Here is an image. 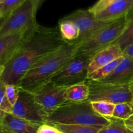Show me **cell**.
<instances>
[{"label": "cell", "instance_id": "cell-3", "mask_svg": "<svg viewBox=\"0 0 133 133\" xmlns=\"http://www.w3.org/2000/svg\"><path fill=\"white\" fill-rule=\"evenodd\" d=\"M110 123L97 114L88 100L79 102L67 101L48 115L47 123L51 125H83L105 127Z\"/></svg>", "mask_w": 133, "mask_h": 133}, {"label": "cell", "instance_id": "cell-26", "mask_svg": "<svg viewBox=\"0 0 133 133\" xmlns=\"http://www.w3.org/2000/svg\"><path fill=\"white\" fill-rule=\"evenodd\" d=\"M19 92V87L14 84H6L5 94L9 103L14 106L18 98Z\"/></svg>", "mask_w": 133, "mask_h": 133}, {"label": "cell", "instance_id": "cell-30", "mask_svg": "<svg viewBox=\"0 0 133 133\" xmlns=\"http://www.w3.org/2000/svg\"><path fill=\"white\" fill-rule=\"evenodd\" d=\"M123 121H124V123L126 125V127L129 129L130 130L133 131V115L131 116V117H129L128 119Z\"/></svg>", "mask_w": 133, "mask_h": 133}, {"label": "cell", "instance_id": "cell-20", "mask_svg": "<svg viewBox=\"0 0 133 133\" xmlns=\"http://www.w3.org/2000/svg\"><path fill=\"white\" fill-rule=\"evenodd\" d=\"M123 57V55L122 57H119V58H117L115 61H112L110 63L100 68H99L96 71H94L93 73H92V74L88 75V80L99 81L103 79L104 78H105L108 75H110L114 71V70L118 66V64L121 62Z\"/></svg>", "mask_w": 133, "mask_h": 133}, {"label": "cell", "instance_id": "cell-38", "mask_svg": "<svg viewBox=\"0 0 133 133\" xmlns=\"http://www.w3.org/2000/svg\"><path fill=\"white\" fill-rule=\"evenodd\" d=\"M2 17H3V16H1V14H0V18H2Z\"/></svg>", "mask_w": 133, "mask_h": 133}, {"label": "cell", "instance_id": "cell-1", "mask_svg": "<svg viewBox=\"0 0 133 133\" xmlns=\"http://www.w3.org/2000/svg\"><path fill=\"white\" fill-rule=\"evenodd\" d=\"M64 40L58 27H45L38 23L24 34L23 41L5 65L1 81L18 86L29 70L41 58L59 48Z\"/></svg>", "mask_w": 133, "mask_h": 133}, {"label": "cell", "instance_id": "cell-12", "mask_svg": "<svg viewBox=\"0 0 133 133\" xmlns=\"http://www.w3.org/2000/svg\"><path fill=\"white\" fill-rule=\"evenodd\" d=\"M0 124L13 133H37L42 125L27 121L11 113L1 111Z\"/></svg>", "mask_w": 133, "mask_h": 133}, {"label": "cell", "instance_id": "cell-36", "mask_svg": "<svg viewBox=\"0 0 133 133\" xmlns=\"http://www.w3.org/2000/svg\"><path fill=\"white\" fill-rule=\"evenodd\" d=\"M130 103L131 104V105H132V108H133V99H132V101H131V103Z\"/></svg>", "mask_w": 133, "mask_h": 133}, {"label": "cell", "instance_id": "cell-15", "mask_svg": "<svg viewBox=\"0 0 133 133\" xmlns=\"http://www.w3.org/2000/svg\"><path fill=\"white\" fill-rule=\"evenodd\" d=\"M25 33L13 34L0 38V64L5 66L15 54L23 41Z\"/></svg>", "mask_w": 133, "mask_h": 133}, {"label": "cell", "instance_id": "cell-27", "mask_svg": "<svg viewBox=\"0 0 133 133\" xmlns=\"http://www.w3.org/2000/svg\"><path fill=\"white\" fill-rule=\"evenodd\" d=\"M118 1L119 0H98L94 5L88 9V10L93 14L96 15L112 4Z\"/></svg>", "mask_w": 133, "mask_h": 133}, {"label": "cell", "instance_id": "cell-35", "mask_svg": "<svg viewBox=\"0 0 133 133\" xmlns=\"http://www.w3.org/2000/svg\"><path fill=\"white\" fill-rule=\"evenodd\" d=\"M130 88H131V90H132V93H133V81H132V83H131V84H130Z\"/></svg>", "mask_w": 133, "mask_h": 133}, {"label": "cell", "instance_id": "cell-29", "mask_svg": "<svg viewBox=\"0 0 133 133\" xmlns=\"http://www.w3.org/2000/svg\"><path fill=\"white\" fill-rule=\"evenodd\" d=\"M123 54L130 58H133V44L127 47L124 51H123Z\"/></svg>", "mask_w": 133, "mask_h": 133}, {"label": "cell", "instance_id": "cell-5", "mask_svg": "<svg viewBox=\"0 0 133 133\" xmlns=\"http://www.w3.org/2000/svg\"><path fill=\"white\" fill-rule=\"evenodd\" d=\"M91 59L92 57L87 55H75L49 81L65 88L85 83L88 81Z\"/></svg>", "mask_w": 133, "mask_h": 133}, {"label": "cell", "instance_id": "cell-22", "mask_svg": "<svg viewBox=\"0 0 133 133\" xmlns=\"http://www.w3.org/2000/svg\"><path fill=\"white\" fill-rule=\"evenodd\" d=\"M90 103L95 112L100 116L107 119L112 118L115 104L107 101H95Z\"/></svg>", "mask_w": 133, "mask_h": 133}, {"label": "cell", "instance_id": "cell-17", "mask_svg": "<svg viewBox=\"0 0 133 133\" xmlns=\"http://www.w3.org/2000/svg\"><path fill=\"white\" fill-rule=\"evenodd\" d=\"M58 28L61 36L65 42H74L79 38V29L71 21L62 18L58 22Z\"/></svg>", "mask_w": 133, "mask_h": 133}, {"label": "cell", "instance_id": "cell-14", "mask_svg": "<svg viewBox=\"0 0 133 133\" xmlns=\"http://www.w3.org/2000/svg\"><path fill=\"white\" fill-rule=\"evenodd\" d=\"M133 8V0H119L95 15L96 18L105 22H114L126 16Z\"/></svg>", "mask_w": 133, "mask_h": 133}, {"label": "cell", "instance_id": "cell-8", "mask_svg": "<svg viewBox=\"0 0 133 133\" xmlns=\"http://www.w3.org/2000/svg\"><path fill=\"white\" fill-rule=\"evenodd\" d=\"M15 116L29 122L40 124L47 123L48 114L36 101L34 94L19 88L18 98L13 106Z\"/></svg>", "mask_w": 133, "mask_h": 133}, {"label": "cell", "instance_id": "cell-16", "mask_svg": "<svg viewBox=\"0 0 133 133\" xmlns=\"http://www.w3.org/2000/svg\"><path fill=\"white\" fill-rule=\"evenodd\" d=\"M89 87L87 82L74 84L66 88V99L68 101L79 102L88 100Z\"/></svg>", "mask_w": 133, "mask_h": 133}, {"label": "cell", "instance_id": "cell-34", "mask_svg": "<svg viewBox=\"0 0 133 133\" xmlns=\"http://www.w3.org/2000/svg\"><path fill=\"white\" fill-rule=\"evenodd\" d=\"M4 71H5V66L2 64H0V80H1V77H2Z\"/></svg>", "mask_w": 133, "mask_h": 133}, {"label": "cell", "instance_id": "cell-13", "mask_svg": "<svg viewBox=\"0 0 133 133\" xmlns=\"http://www.w3.org/2000/svg\"><path fill=\"white\" fill-rule=\"evenodd\" d=\"M123 55V51L119 45L115 44H112L110 46L100 51L92 56L88 67V75Z\"/></svg>", "mask_w": 133, "mask_h": 133}, {"label": "cell", "instance_id": "cell-24", "mask_svg": "<svg viewBox=\"0 0 133 133\" xmlns=\"http://www.w3.org/2000/svg\"><path fill=\"white\" fill-rule=\"evenodd\" d=\"M26 1L27 0H5L0 3V14L2 16L9 15Z\"/></svg>", "mask_w": 133, "mask_h": 133}, {"label": "cell", "instance_id": "cell-4", "mask_svg": "<svg viewBox=\"0 0 133 133\" xmlns=\"http://www.w3.org/2000/svg\"><path fill=\"white\" fill-rule=\"evenodd\" d=\"M128 25L126 16L114 21L103 28L88 40L77 45L75 55H87L92 57L100 51L115 42Z\"/></svg>", "mask_w": 133, "mask_h": 133}, {"label": "cell", "instance_id": "cell-2", "mask_svg": "<svg viewBox=\"0 0 133 133\" xmlns=\"http://www.w3.org/2000/svg\"><path fill=\"white\" fill-rule=\"evenodd\" d=\"M77 44L65 42L59 48L38 61L23 77L18 87L34 93L46 84L76 53Z\"/></svg>", "mask_w": 133, "mask_h": 133}, {"label": "cell", "instance_id": "cell-39", "mask_svg": "<svg viewBox=\"0 0 133 133\" xmlns=\"http://www.w3.org/2000/svg\"><path fill=\"white\" fill-rule=\"evenodd\" d=\"M58 133H63V132H61V131H59V132H58Z\"/></svg>", "mask_w": 133, "mask_h": 133}, {"label": "cell", "instance_id": "cell-18", "mask_svg": "<svg viewBox=\"0 0 133 133\" xmlns=\"http://www.w3.org/2000/svg\"><path fill=\"white\" fill-rule=\"evenodd\" d=\"M126 18L128 20L127 29L114 43L119 45L123 51L133 44V8L126 15Z\"/></svg>", "mask_w": 133, "mask_h": 133}, {"label": "cell", "instance_id": "cell-21", "mask_svg": "<svg viewBox=\"0 0 133 133\" xmlns=\"http://www.w3.org/2000/svg\"><path fill=\"white\" fill-rule=\"evenodd\" d=\"M110 123L103 127L97 133H133V131L127 128L122 119L111 118Z\"/></svg>", "mask_w": 133, "mask_h": 133}, {"label": "cell", "instance_id": "cell-31", "mask_svg": "<svg viewBox=\"0 0 133 133\" xmlns=\"http://www.w3.org/2000/svg\"><path fill=\"white\" fill-rule=\"evenodd\" d=\"M46 0H32L34 3V5H35V10H36V12H37L38 10L39 9V8L42 5V4L44 3Z\"/></svg>", "mask_w": 133, "mask_h": 133}, {"label": "cell", "instance_id": "cell-11", "mask_svg": "<svg viewBox=\"0 0 133 133\" xmlns=\"http://www.w3.org/2000/svg\"><path fill=\"white\" fill-rule=\"evenodd\" d=\"M132 81L133 58L123 54V58L114 71L110 75L98 82L130 86Z\"/></svg>", "mask_w": 133, "mask_h": 133}, {"label": "cell", "instance_id": "cell-6", "mask_svg": "<svg viewBox=\"0 0 133 133\" xmlns=\"http://www.w3.org/2000/svg\"><path fill=\"white\" fill-rule=\"evenodd\" d=\"M36 11L32 0H27L10 13L0 31V38L7 35L26 32L38 24Z\"/></svg>", "mask_w": 133, "mask_h": 133}, {"label": "cell", "instance_id": "cell-10", "mask_svg": "<svg viewBox=\"0 0 133 133\" xmlns=\"http://www.w3.org/2000/svg\"><path fill=\"white\" fill-rule=\"evenodd\" d=\"M33 94L36 101L48 115L68 101L66 88L56 85L51 81L44 84Z\"/></svg>", "mask_w": 133, "mask_h": 133}, {"label": "cell", "instance_id": "cell-32", "mask_svg": "<svg viewBox=\"0 0 133 133\" xmlns=\"http://www.w3.org/2000/svg\"><path fill=\"white\" fill-rule=\"evenodd\" d=\"M9 16V15H8ZM8 16H3L2 18H0V31H1V28H2L3 25H4L5 22H6V19L8 18Z\"/></svg>", "mask_w": 133, "mask_h": 133}, {"label": "cell", "instance_id": "cell-19", "mask_svg": "<svg viewBox=\"0 0 133 133\" xmlns=\"http://www.w3.org/2000/svg\"><path fill=\"white\" fill-rule=\"evenodd\" d=\"M63 133H97L103 127L89 126L83 125H52Z\"/></svg>", "mask_w": 133, "mask_h": 133}, {"label": "cell", "instance_id": "cell-25", "mask_svg": "<svg viewBox=\"0 0 133 133\" xmlns=\"http://www.w3.org/2000/svg\"><path fill=\"white\" fill-rule=\"evenodd\" d=\"M6 84L0 81V111L6 113H12L13 107L9 103L5 94Z\"/></svg>", "mask_w": 133, "mask_h": 133}, {"label": "cell", "instance_id": "cell-23", "mask_svg": "<svg viewBox=\"0 0 133 133\" xmlns=\"http://www.w3.org/2000/svg\"><path fill=\"white\" fill-rule=\"evenodd\" d=\"M133 115V108L130 103H122L115 105L112 118L125 120Z\"/></svg>", "mask_w": 133, "mask_h": 133}, {"label": "cell", "instance_id": "cell-28", "mask_svg": "<svg viewBox=\"0 0 133 133\" xmlns=\"http://www.w3.org/2000/svg\"><path fill=\"white\" fill-rule=\"evenodd\" d=\"M58 132L59 131L52 125L44 123L40 126L37 133H58Z\"/></svg>", "mask_w": 133, "mask_h": 133}, {"label": "cell", "instance_id": "cell-33", "mask_svg": "<svg viewBox=\"0 0 133 133\" xmlns=\"http://www.w3.org/2000/svg\"><path fill=\"white\" fill-rule=\"evenodd\" d=\"M0 133H13L0 124Z\"/></svg>", "mask_w": 133, "mask_h": 133}, {"label": "cell", "instance_id": "cell-9", "mask_svg": "<svg viewBox=\"0 0 133 133\" xmlns=\"http://www.w3.org/2000/svg\"><path fill=\"white\" fill-rule=\"evenodd\" d=\"M65 19L74 22L79 30V36L74 42L77 45L88 40L98 31L113 22H105L97 19L94 14L88 10H77Z\"/></svg>", "mask_w": 133, "mask_h": 133}, {"label": "cell", "instance_id": "cell-7", "mask_svg": "<svg viewBox=\"0 0 133 133\" xmlns=\"http://www.w3.org/2000/svg\"><path fill=\"white\" fill-rule=\"evenodd\" d=\"M89 97L88 101H107L115 105L122 103H131L133 99V93L129 85L103 83L88 80Z\"/></svg>", "mask_w": 133, "mask_h": 133}, {"label": "cell", "instance_id": "cell-37", "mask_svg": "<svg viewBox=\"0 0 133 133\" xmlns=\"http://www.w3.org/2000/svg\"><path fill=\"white\" fill-rule=\"evenodd\" d=\"M4 1H5V0H0V3H1L3 2Z\"/></svg>", "mask_w": 133, "mask_h": 133}]
</instances>
